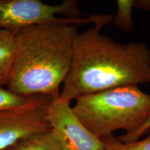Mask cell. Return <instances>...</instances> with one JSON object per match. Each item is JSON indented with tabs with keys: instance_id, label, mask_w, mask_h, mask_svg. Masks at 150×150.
Wrapping results in <instances>:
<instances>
[{
	"instance_id": "obj_6",
	"label": "cell",
	"mask_w": 150,
	"mask_h": 150,
	"mask_svg": "<svg viewBox=\"0 0 150 150\" xmlns=\"http://www.w3.org/2000/svg\"><path fill=\"white\" fill-rule=\"evenodd\" d=\"M52 99L47 110L50 128L64 150H104L101 138L95 136L75 115L71 104Z\"/></svg>"
},
{
	"instance_id": "obj_11",
	"label": "cell",
	"mask_w": 150,
	"mask_h": 150,
	"mask_svg": "<svg viewBox=\"0 0 150 150\" xmlns=\"http://www.w3.org/2000/svg\"><path fill=\"white\" fill-rule=\"evenodd\" d=\"M29 98L16 95L6 88L0 87V112L21 106L27 102Z\"/></svg>"
},
{
	"instance_id": "obj_2",
	"label": "cell",
	"mask_w": 150,
	"mask_h": 150,
	"mask_svg": "<svg viewBox=\"0 0 150 150\" xmlns=\"http://www.w3.org/2000/svg\"><path fill=\"white\" fill-rule=\"evenodd\" d=\"M76 24H35L16 33L13 64L6 88L20 96H60L70 72Z\"/></svg>"
},
{
	"instance_id": "obj_7",
	"label": "cell",
	"mask_w": 150,
	"mask_h": 150,
	"mask_svg": "<svg viewBox=\"0 0 150 150\" xmlns=\"http://www.w3.org/2000/svg\"><path fill=\"white\" fill-rule=\"evenodd\" d=\"M4 150H64L51 129L31 134Z\"/></svg>"
},
{
	"instance_id": "obj_12",
	"label": "cell",
	"mask_w": 150,
	"mask_h": 150,
	"mask_svg": "<svg viewBox=\"0 0 150 150\" xmlns=\"http://www.w3.org/2000/svg\"><path fill=\"white\" fill-rule=\"evenodd\" d=\"M150 130V117L148 120L139 129L132 133H129L122 135V136H117V139L120 140L121 142L125 143H129V142H133L137 141L140 139L142 136L147 134L148 131Z\"/></svg>"
},
{
	"instance_id": "obj_4",
	"label": "cell",
	"mask_w": 150,
	"mask_h": 150,
	"mask_svg": "<svg viewBox=\"0 0 150 150\" xmlns=\"http://www.w3.org/2000/svg\"><path fill=\"white\" fill-rule=\"evenodd\" d=\"M77 0L49 5L40 0H0V29L17 33L35 24L68 22L76 25L96 23L99 15L80 18Z\"/></svg>"
},
{
	"instance_id": "obj_3",
	"label": "cell",
	"mask_w": 150,
	"mask_h": 150,
	"mask_svg": "<svg viewBox=\"0 0 150 150\" xmlns=\"http://www.w3.org/2000/svg\"><path fill=\"white\" fill-rule=\"evenodd\" d=\"M75 115L98 138L122 129L126 134L139 129L150 117V95L138 86H124L78 97Z\"/></svg>"
},
{
	"instance_id": "obj_1",
	"label": "cell",
	"mask_w": 150,
	"mask_h": 150,
	"mask_svg": "<svg viewBox=\"0 0 150 150\" xmlns=\"http://www.w3.org/2000/svg\"><path fill=\"white\" fill-rule=\"evenodd\" d=\"M103 27L94 25L75 35L70 70L59 97L61 102L71 104L83 95L150 83L147 45L117 42L101 33Z\"/></svg>"
},
{
	"instance_id": "obj_8",
	"label": "cell",
	"mask_w": 150,
	"mask_h": 150,
	"mask_svg": "<svg viewBox=\"0 0 150 150\" xmlns=\"http://www.w3.org/2000/svg\"><path fill=\"white\" fill-rule=\"evenodd\" d=\"M16 33L0 29V87L8 83L13 64Z\"/></svg>"
},
{
	"instance_id": "obj_5",
	"label": "cell",
	"mask_w": 150,
	"mask_h": 150,
	"mask_svg": "<svg viewBox=\"0 0 150 150\" xmlns=\"http://www.w3.org/2000/svg\"><path fill=\"white\" fill-rule=\"evenodd\" d=\"M52 99L46 95L30 97L21 106L0 112V150L31 134L50 130L47 110Z\"/></svg>"
},
{
	"instance_id": "obj_9",
	"label": "cell",
	"mask_w": 150,
	"mask_h": 150,
	"mask_svg": "<svg viewBox=\"0 0 150 150\" xmlns=\"http://www.w3.org/2000/svg\"><path fill=\"white\" fill-rule=\"evenodd\" d=\"M117 12L112 18L114 25L121 31L129 32L134 28V0H117Z\"/></svg>"
},
{
	"instance_id": "obj_13",
	"label": "cell",
	"mask_w": 150,
	"mask_h": 150,
	"mask_svg": "<svg viewBox=\"0 0 150 150\" xmlns=\"http://www.w3.org/2000/svg\"><path fill=\"white\" fill-rule=\"evenodd\" d=\"M134 8L150 11V0H134Z\"/></svg>"
},
{
	"instance_id": "obj_10",
	"label": "cell",
	"mask_w": 150,
	"mask_h": 150,
	"mask_svg": "<svg viewBox=\"0 0 150 150\" xmlns=\"http://www.w3.org/2000/svg\"><path fill=\"white\" fill-rule=\"evenodd\" d=\"M101 140L104 150H150V130L145 138L129 143L121 142L113 134L101 138Z\"/></svg>"
}]
</instances>
